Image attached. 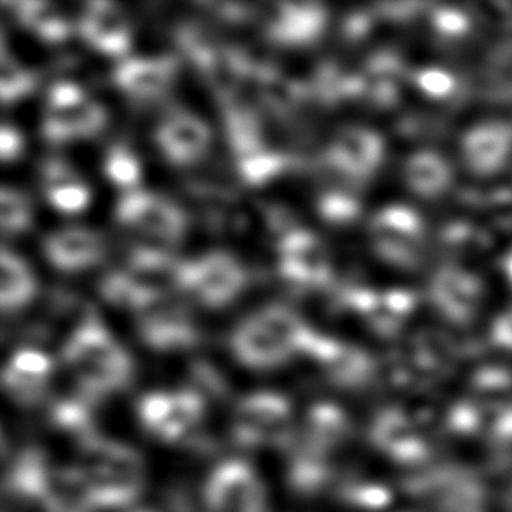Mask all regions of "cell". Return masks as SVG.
<instances>
[{
  "mask_svg": "<svg viewBox=\"0 0 512 512\" xmlns=\"http://www.w3.org/2000/svg\"><path fill=\"white\" fill-rule=\"evenodd\" d=\"M259 85L263 101L272 112L286 115L298 103L299 91L296 85L275 71L260 79Z\"/></svg>",
  "mask_w": 512,
  "mask_h": 512,
  "instance_id": "cell-26",
  "label": "cell"
},
{
  "mask_svg": "<svg viewBox=\"0 0 512 512\" xmlns=\"http://www.w3.org/2000/svg\"><path fill=\"white\" fill-rule=\"evenodd\" d=\"M254 317L262 325H265L269 331L274 332L293 355L299 352H313L317 343L316 338L311 335L307 326L289 308L272 305V307L265 308Z\"/></svg>",
  "mask_w": 512,
  "mask_h": 512,
  "instance_id": "cell-20",
  "label": "cell"
},
{
  "mask_svg": "<svg viewBox=\"0 0 512 512\" xmlns=\"http://www.w3.org/2000/svg\"><path fill=\"white\" fill-rule=\"evenodd\" d=\"M280 272L287 280L307 283L316 281L325 274V265L320 256L316 239L307 232L293 230L281 239Z\"/></svg>",
  "mask_w": 512,
  "mask_h": 512,
  "instance_id": "cell-17",
  "label": "cell"
},
{
  "mask_svg": "<svg viewBox=\"0 0 512 512\" xmlns=\"http://www.w3.org/2000/svg\"><path fill=\"white\" fill-rule=\"evenodd\" d=\"M289 167V158L277 152L265 151L238 158V169L244 181L251 185H262L277 178Z\"/></svg>",
  "mask_w": 512,
  "mask_h": 512,
  "instance_id": "cell-24",
  "label": "cell"
},
{
  "mask_svg": "<svg viewBox=\"0 0 512 512\" xmlns=\"http://www.w3.org/2000/svg\"><path fill=\"white\" fill-rule=\"evenodd\" d=\"M116 217L122 224L167 242L179 241L187 224L178 206L146 191L125 193L116 206Z\"/></svg>",
  "mask_w": 512,
  "mask_h": 512,
  "instance_id": "cell-7",
  "label": "cell"
},
{
  "mask_svg": "<svg viewBox=\"0 0 512 512\" xmlns=\"http://www.w3.org/2000/svg\"><path fill=\"white\" fill-rule=\"evenodd\" d=\"M101 293L107 301L118 307L130 308V310L145 311L161 299L152 298L145 290L140 289L124 272H113L107 275L101 283Z\"/></svg>",
  "mask_w": 512,
  "mask_h": 512,
  "instance_id": "cell-23",
  "label": "cell"
},
{
  "mask_svg": "<svg viewBox=\"0 0 512 512\" xmlns=\"http://www.w3.org/2000/svg\"><path fill=\"white\" fill-rule=\"evenodd\" d=\"M158 302L142 311L140 316L143 341L160 352H178L193 347L199 334L187 311L175 305L157 307Z\"/></svg>",
  "mask_w": 512,
  "mask_h": 512,
  "instance_id": "cell-11",
  "label": "cell"
},
{
  "mask_svg": "<svg viewBox=\"0 0 512 512\" xmlns=\"http://www.w3.org/2000/svg\"><path fill=\"white\" fill-rule=\"evenodd\" d=\"M41 181L47 194L70 185L80 184L76 170L61 158H50L41 169Z\"/></svg>",
  "mask_w": 512,
  "mask_h": 512,
  "instance_id": "cell-30",
  "label": "cell"
},
{
  "mask_svg": "<svg viewBox=\"0 0 512 512\" xmlns=\"http://www.w3.org/2000/svg\"><path fill=\"white\" fill-rule=\"evenodd\" d=\"M47 197H49L50 203L59 211L76 214V212L83 211L88 206L91 193H89L88 187L80 182V184L52 191V193L47 194Z\"/></svg>",
  "mask_w": 512,
  "mask_h": 512,
  "instance_id": "cell-31",
  "label": "cell"
},
{
  "mask_svg": "<svg viewBox=\"0 0 512 512\" xmlns=\"http://www.w3.org/2000/svg\"><path fill=\"white\" fill-rule=\"evenodd\" d=\"M86 100L88 98L85 92L76 83H56L49 92V107H55V109H76Z\"/></svg>",
  "mask_w": 512,
  "mask_h": 512,
  "instance_id": "cell-33",
  "label": "cell"
},
{
  "mask_svg": "<svg viewBox=\"0 0 512 512\" xmlns=\"http://www.w3.org/2000/svg\"><path fill=\"white\" fill-rule=\"evenodd\" d=\"M76 110L77 107L76 109L47 107L43 122L44 137L52 143H67L70 140L79 139Z\"/></svg>",
  "mask_w": 512,
  "mask_h": 512,
  "instance_id": "cell-29",
  "label": "cell"
},
{
  "mask_svg": "<svg viewBox=\"0 0 512 512\" xmlns=\"http://www.w3.org/2000/svg\"><path fill=\"white\" fill-rule=\"evenodd\" d=\"M224 118H226L227 136L235 151L236 160L265 151L262 124L253 109L235 101H229Z\"/></svg>",
  "mask_w": 512,
  "mask_h": 512,
  "instance_id": "cell-19",
  "label": "cell"
},
{
  "mask_svg": "<svg viewBox=\"0 0 512 512\" xmlns=\"http://www.w3.org/2000/svg\"><path fill=\"white\" fill-rule=\"evenodd\" d=\"M47 257L62 271L88 268L103 259L104 245L97 233L86 229H64L44 242Z\"/></svg>",
  "mask_w": 512,
  "mask_h": 512,
  "instance_id": "cell-16",
  "label": "cell"
},
{
  "mask_svg": "<svg viewBox=\"0 0 512 512\" xmlns=\"http://www.w3.org/2000/svg\"><path fill=\"white\" fill-rule=\"evenodd\" d=\"M203 502L205 512H268L262 479L242 460H227L212 470Z\"/></svg>",
  "mask_w": 512,
  "mask_h": 512,
  "instance_id": "cell-6",
  "label": "cell"
},
{
  "mask_svg": "<svg viewBox=\"0 0 512 512\" xmlns=\"http://www.w3.org/2000/svg\"><path fill=\"white\" fill-rule=\"evenodd\" d=\"M232 436L241 448L289 449L296 437L289 398L272 391L242 398L233 413Z\"/></svg>",
  "mask_w": 512,
  "mask_h": 512,
  "instance_id": "cell-3",
  "label": "cell"
},
{
  "mask_svg": "<svg viewBox=\"0 0 512 512\" xmlns=\"http://www.w3.org/2000/svg\"><path fill=\"white\" fill-rule=\"evenodd\" d=\"M139 512H152V511H139Z\"/></svg>",
  "mask_w": 512,
  "mask_h": 512,
  "instance_id": "cell-35",
  "label": "cell"
},
{
  "mask_svg": "<svg viewBox=\"0 0 512 512\" xmlns=\"http://www.w3.org/2000/svg\"><path fill=\"white\" fill-rule=\"evenodd\" d=\"M178 64L175 58L128 59L115 71V82L136 100H155L169 91Z\"/></svg>",
  "mask_w": 512,
  "mask_h": 512,
  "instance_id": "cell-14",
  "label": "cell"
},
{
  "mask_svg": "<svg viewBox=\"0 0 512 512\" xmlns=\"http://www.w3.org/2000/svg\"><path fill=\"white\" fill-rule=\"evenodd\" d=\"M107 178L119 187H136L140 181V164L128 149L115 146L110 149L104 164Z\"/></svg>",
  "mask_w": 512,
  "mask_h": 512,
  "instance_id": "cell-28",
  "label": "cell"
},
{
  "mask_svg": "<svg viewBox=\"0 0 512 512\" xmlns=\"http://www.w3.org/2000/svg\"><path fill=\"white\" fill-rule=\"evenodd\" d=\"M31 203L25 194L13 188H2L0 193V224L5 232H23L31 224Z\"/></svg>",
  "mask_w": 512,
  "mask_h": 512,
  "instance_id": "cell-27",
  "label": "cell"
},
{
  "mask_svg": "<svg viewBox=\"0 0 512 512\" xmlns=\"http://www.w3.org/2000/svg\"><path fill=\"white\" fill-rule=\"evenodd\" d=\"M20 22L49 43H59L70 35V23L55 5L47 2L17 4Z\"/></svg>",
  "mask_w": 512,
  "mask_h": 512,
  "instance_id": "cell-22",
  "label": "cell"
},
{
  "mask_svg": "<svg viewBox=\"0 0 512 512\" xmlns=\"http://www.w3.org/2000/svg\"><path fill=\"white\" fill-rule=\"evenodd\" d=\"M232 347L236 358L253 370H274L293 356L286 344L256 317H250L236 328Z\"/></svg>",
  "mask_w": 512,
  "mask_h": 512,
  "instance_id": "cell-13",
  "label": "cell"
},
{
  "mask_svg": "<svg viewBox=\"0 0 512 512\" xmlns=\"http://www.w3.org/2000/svg\"><path fill=\"white\" fill-rule=\"evenodd\" d=\"M206 406V398L187 386L175 392L155 391L143 395L137 412L143 428L155 439L182 443L202 427Z\"/></svg>",
  "mask_w": 512,
  "mask_h": 512,
  "instance_id": "cell-5",
  "label": "cell"
},
{
  "mask_svg": "<svg viewBox=\"0 0 512 512\" xmlns=\"http://www.w3.org/2000/svg\"><path fill=\"white\" fill-rule=\"evenodd\" d=\"M94 509L133 505L145 490V463L139 452L124 443L98 436L82 446V463Z\"/></svg>",
  "mask_w": 512,
  "mask_h": 512,
  "instance_id": "cell-2",
  "label": "cell"
},
{
  "mask_svg": "<svg viewBox=\"0 0 512 512\" xmlns=\"http://www.w3.org/2000/svg\"><path fill=\"white\" fill-rule=\"evenodd\" d=\"M157 143L172 163L190 166L208 151L211 131L190 113H173L158 127Z\"/></svg>",
  "mask_w": 512,
  "mask_h": 512,
  "instance_id": "cell-12",
  "label": "cell"
},
{
  "mask_svg": "<svg viewBox=\"0 0 512 512\" xmlns=\"http://www.w3.org/2000/svg\"><path fill=\"white\" fill-rule=\"evenodd\" d=\"M247 274L241 263L227 253L208 254L196 262H187L185 290L199 296L209 307H223L241 293Z\"/></svg>",
  "mask_w": 512,
  "mask_h": 512,
  "instance_id": "cell-8",
  "label": "cell"
},
{
  "mask_svg": "<svg viewBox=\"0 0 512 512\" xmlns=\"http://www.w3.org/2000/svg\"><path fill=\"white\" fill-rule=\"evenodd\" d=\"M458 170L473 178L493 179L512 164V122L499 116H485L470 122L458 134L454 154Z\"/></svg>",
  "mask_w": 512,
  "mask_h": 512,
  "instance_id": "cell-4",
  "label": "cell"
},
{
  "mask_svg": "<svg viewBox=\"0 0 512 512\" xmlns=\"http://www.w3.org/2000/svg\"><path fill=\"white\" fill-rule=\"evenodd\" d=\"M53 361L37 349H20L11 356L4 370L5 391L22 406H37L49 394Z\"/></svg>",
  "mask_w": 512,
  "mask_h": 512,
  "instance_id": "cell-10",
  "label": "cell"
},
{
  "mask_svg": "<svg viewBox=\"0 0 512 512\" xmlns=\"http://www.w3.org/2000/svg\"><path fill=\"white\" fill-rule=\"evenodd\" d=\"M80 32L94 49L106 55H124L130 47V26L112 4L89 5L80 22Z\"/></svg>",
  "mask_w": 512,
  "mask_h": 512,
  "instance_id": "cell-15",
  "label": "cell"
},
{
  "mask_svg": "<svg viewBox=\"0 0 512 512\" xmlns=\"http://www.w3.org/2000/svg\"><path fill=\"white\" fill-rule=\"evenodd\" d=\"M106 119V112H104L100 104L86 100L85 103L77 107L76 110L79 139L95 136V134L100 133V131L103 130L104 124H106Z\"/></svg>",
  "mask_w": 512,
  "mask_h": 512,
  "instance_id": "cell-32",
  "label": "cell"
},
{
  "mask_svg": "<svg viewBox=\"0 0 512 512\" xmlns=\"http://www.w3.org/2000/svg\"><path fill=\"white\" fill-rule=\"evenodd\" d=\"M37 85L34 74L26 71L13 58L4 52L0 67V97L5 104L16 103L20 98L31 94Z\"/></svg>",
  "mask_w": 512,
  "mask_h": 512,
  "instance_id": "cell-25",
  "label": "cell"
},
{
  "mask_svg": "<svg viewBox=\"0 0 512 512\" xmlns=\"http://www.w3.org/2000/svg\"><path fill=\"white\" fill-rule=\"evenodd\" d=\"M256 16L260 17L266 34L272 40L289 46H302L311 43L322 34L325 28L326 14L317 4H280L260 5Z\"/></svg>",
  "mask_w": 512,
  "mask_h": 512,
  "instance_id": "cell-9",
  "label": "cell"
},
{
  "mask_svg": "<svg viewBox=\"0 0 512 512\" xmlns=\"http://www.w3.org/2000/svg\"><path fill=\"white\" fill-rule=\"evenodd\" d=\"M62 359L76 380L77 392L95 404L133 382L130 355L94 314L68 338Z\"/></svg>",
  "mask_w": 512,
  "mask_h": 512,
  "instance_id": "cell-1",
  "label": "cell"
},
{
  "mask_svg": "<svg viewBox=\"0 0 512 512\" xmlns=\"http://www.w3.org/2000/svg\"><path fill=\"white\" fill-rule=\"evenodd\" d=\"M23 151V139L19 131L10 124L2 125L0 130V157L4 161H13Z\"/></svg>",
  "mask_w": 512,
  "mask_h": 512,
  "instance_id": "cell-34",
  "label": "cell"
},
{
  "mask_svg": "<svg viewBox=\"0 0 512 512\" xmlns=\"http://www.w3.org/2000/svg\"><path fill=\"white\" fill-rule=\"evenodd\" d=\"M34 275L28 265L8 250L0 256V304L2 310L11 311L28 304L35 295Z\"/></svg>",
  "mask_w": 512,
  "mask_h": 512,
  "instance_id": "cell-18",
  "label": "cell"
},
{
  "mask_svg": "<svg viewBox=\"0 0 512 512\" xmlns=\"http://www.w3.org/2000/svg\"><path fill=\"white\" fill-rule=\"evenodd\" d=\"M371 137L368 133L358 130H347L338 134L335 142L329 149L328 160L335 169L341 170L346 175H358V173L370 170Z\"/></svg>",
  "mask_w": 512,
  "mask_h": 512,
  "instance_id": "cell-21",
  "label": "cell"
}]
</instances>
